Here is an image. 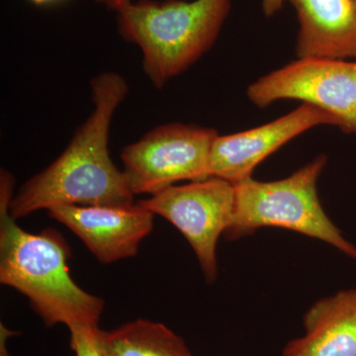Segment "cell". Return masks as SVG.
<instances>
[{"label":"cell","instance_id":"1","mask_svg":"<svg viewBox=\"0 0 356 356\" xmlns=\"http://www.w3.org/2000/svg\"><path fill=\"white\" fill-rule=\"evenodd\" d=\"M95 108L77 128L60 156L21 186L11 200L14 219L67 205H128L134 194L109 153V135L129 86L118 72H103L90 81Z\"/></svg>","mask_w":356,"mask_h":356},{"label":"cell","instance_id":"2","mask_svg":"<svg viewBox=\"0 0 356 356\" xmlns=\"http://www.w3.org/2000/svg\"><path fill=\"white\" fill-rule=\"evenodd\" d=\"M13 175L0 173V282L24 295L47 327L70 332L99 330L103 300L84 291L70 275L67 243L54 229L28 233L11 216Z\"/></svg>","mask_w":356,"mask_h":356},{"label":"cell","instance_id":"3","mask_svg":"<svg viewBox=\"0 0 356 356\" xmlns=\"http://www.w3.org/2000/svg\"><path fill=\"white\" fill-rule=\"evenodd\" d=\"M231 6L232 0L130 1L117 9V25L142 51L147 79L163 88L212 48Z\"/></svg>","mask_w":356,"mask_h":356},{"label":"cell","instance_id":"4","mask_svg":"<svg viewBox=\"0 0 356 356\" xmlns=\"http://www.w3.org/2000/svg\"><path fill=\"white\" fill-rule=\"evenodd\" d=\"M327 158L320 156L292 175L276 181L250 179L235 185V213L225 236L232 240L261 227H280L318 238L356 259V247L327 216L317 182Z\"/></svg>","mask_w":356,"mask_h":356},{"label":"cell","instance_id":"5","mask_svg":"<svg viewBox=\"0 0 356 356\" xmlns=\"http://www.w3.org/2000/svg\"><path fill=\"white\" fill-rule=\"evenodd\" d=\"M218 133L186 124L161 125L122 149L123 172L134 195L149 196L182 180L207 179Z\"/></svg>","mask_w":356,"mask_h":356},{"label":"cell","instance_id":"6","mask_svg":"<svg viewBox=\"0 0 356 356\" xmlns=\"http://www.w3.org/2000/svg\"><path fill=\"white\" fill-rule=\"evenodd\" d=\"M247 95L261 108L283 99L313 105L344 133L356 134V60L298 58L250 84Z\"/></svg>","mask_w":356,"mask_h":356},{"label":"cell","instance_id":"7","mask_svg":"<svg viewBox=\"0 0 356 356\" xmlns=\"http://www.w3.org/2000/svg\"><path fill=\"white\" fill-rule=\"evenodd\" d=\"M154 215L165 218L193 248L206 280H216V248L235 213V185L218 177L172 185L139 201Z\"/></svg>","mask_w":356,"mask_h":356},{"label":"cell","instance_id":"8","mask_svg":"<svg viewBox=\"0 0 356 356\" xmlns=\"http://www.w3.org/2000/svg\"><path fill=\"white\" fill-rule=\"evenodd\" d=\"M320 125L337 126V123L327 112L303 103L270 123L232 135L218 134L211 147L210 177L222 178L234 185L245 181L271 154L309 129Z\"/></svg>","mask_w":356,"mask_h":356},{"label":"cell","instance_id":"9","mask_svg":"<svg viewBox=\"0 0 356 356\" xmlns=\"http://www.w3.org/2000/svg\"><path fill=\"white\" fill-rule=\"evenodd\" d=\"M48 212L76 234L102 264L137 254L140 243L154 228V213L140 203L57 206Z\"/></svg>","mask_w":356,"mask_h":356},{"label":"cell","instance_id":"10","mask_svg":"<svg viewBox=\"0 0 356 356\" xmlns=\"http://www.w3.org/2000/svg\"><path fill=\"white\" fill-rule=\"evenodd\" d=\"M289 1L299 21L298 58L356 60V0Z\"/></svg>","mask_w":356,"mask_h":356},{"label":"cell","instance_id":"11","mask_svg":"<svg viewBox=\"0 0 356 356\" xmlns=\"http://www.w3.org/2000/svg\"><path fill=\"white\" fill-rule=\"evenodd\" d=\"M303 325L304 336L288 341L281 356H356V290L318 300Z\"/></svg>","mask_w":356,"mask_h":356},{"label":"cell","instance_id":"12","mask_svg":"<svg viewBox=\"0 0 356 356\" xmlns=\"http://www.w3.org/2000/svg\"><path fill=\"white\" fill-rule=\"evenodd\" d=\"M98 348L103 356H192L182 337L161 323L133 321L97 334Z\"/></svg>","mask_w":356,"mask_h":356},{"label":"cell","instance_id":"13","mask_svg":"<svg viewBox=\"0 0 356 356\" xmlns=\"http://www.w3.org/2000/svg\"><path fill=\"white\" fill-rule=\"evenodd\" d=\"M99 330L70 332V348L76 356H103L96 341Z\"/></svg>","mask_w":356,"mask_h":356},{"label":"cell","instance_id":"14","mask_svg":"<svg viewBox=\"0 0 356 356\" xmlns=\"http://www.w3.org/2000/svg\"><path fill=\"white\" fill-rule=\"evenodd\" d=\"M286 0H261L262 9L267 16H273L281 10Z\"/></svg>","mask_w":356,"mask_h":356},{"label":"cell","instance_id":"15","mask_svg":"<svg viewBox=\"0 0 356 356\" xmlns=\"http://www.w3.org/2000/svg\"><path fill=\"white\" fill-rule=\"evenodd\" d=\"M15 332L7 329L6 325H0V356H11L7 351L6 339L7 337H13Z\"/></svg>","mask_w":356,"mask_h":356},{"label":"cell","instance_id":"16","mask_svg":"<svg viewBox=\"0 0 356 356\" xmlns=\"http://www.w3.org/2000/svg\"><path fill=\"white\" fill-rule=\"evenodd\" d=\"M95 1L96 3L100 4V6L116 11L119 7L128 3V2L132 1V0H95Z\"/></svg>","mask_w":356,"mask_h":356},{"label":"cell","instance_id":"17","mask_svg":"<svg viewBox=\"0 0 356 356\" xmlns=\"http://www.w3.org/2000/svg\"><path fill=\"white\" fill-rule=\"evenodd\" d=\"M36 6H46V4H50L51 2L56 1V0H30Z\"/></svg>","mask_w":356,"mask_h":356}]
</instances>
